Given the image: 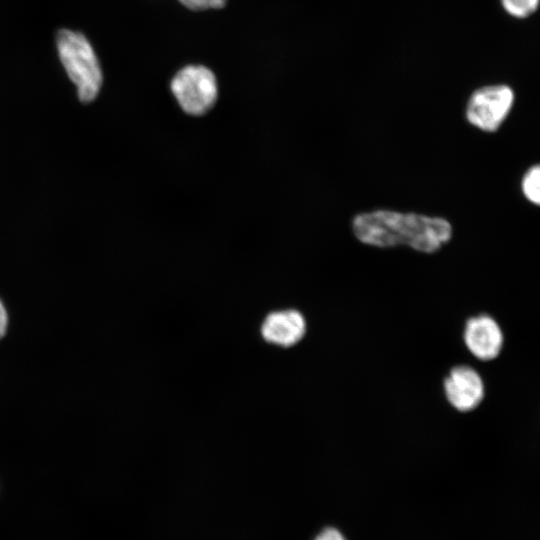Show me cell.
I'll list each match as a JSON object with an SVG mask.
<instances>
[{"label": "cell", "mask_w": 540, "mask_h": 540, "mask_svg": "<svg viewBox=\"0 0 540 540\" xmlns=\"http://www.w3.org/2000/svg\"><path fill=\"white\" fill-rule=\"evenodd\" d=\"M355 237L381 248L408 245L416 251L434 253L452 237V226L444 218L392 210L357 214L352 220Z\"/></svg>", "instance_id": "cell-1"}, {"label": "cell", "mask_w": 540, "mask_h": 540, "mask_svg": "<svg viewBox=\"0 0 540 540\" xmlns=\"http://www.w3.org/2000/svg\"><path fill=\"white\" fill-rule=\"evenodd\" d=\"M59 59L76 87L77 96L89 103L98 96L103 75L96 53L88 39L80 32L61 29L56 35Z\"/></svg>", "instance_id": "cell-2"}, {"label": "cell", "mask_w": 540, "mask_h": 540, "mask_svg": "<svg viewBox=\"0 0 540 540\" xmlns=\"http://www.w3.org/2000/svg\"><path fill=\"white\" fill-rule=\"evenodd\" d=\"M170 88L182 110L194 116L208 112L218 96L214 73L202 65L180 69L172 78Z\"/></svg>", "instance_id": "cell-3"}, {"label": "cell", "mask_w": 540, "mask_h": 540, "mask_svg": "<svg viewBox=\"0 0 540 540\" xmlns=\"http://www.w3.org/2000/svg\"><path fill=\"white\" fill-rule=\"evenodd\" d=\"M514 103L513 90L504 84L475 90L466 105V118L473 126L494 132L504 122Z\"/></svg>", "instance_id": "cell-4"}, {"label": "cell", "mask_w": 540, "mask_h": 540, "mask_svg": "<svg viewBox=\"0 0 540 540\" xmlns=\"http://www.w3.org/2000/svg\"><path fill=\"white\" fill-rule=\"evenodd\" d=\"M443 386L448 402L460 412L475 409L484 396L482 379L469 366L454 367L445 378Z\"/></svg>", "instance_id": "cell-5"}, {"label": "cell", "mask_w": 540, "mask_h": 540, "mask_svg": "<svg viewBox=\"0 0 540 540\" xmlns=\"http://www.w3.org/2000/svg\"><path fill=\"white\" fill-rule=\"evenodd\" d=\"M263 339L276 346L291 347L300 342L306 333V320L295 309L269 313L260 328Z\"/></svg>", "instance_id": "cell-6"}, {"label": "cell", "mask_w": 540, "mask_h": 540, "mask_svg": "<svg viewBox=\"0 0 540 540\" xmlns=\"http://www.w3.org/2000/svg\"><path fill=\"white\" fill-rule=\"evenodd\" d=\"M464 341L476 358L486 361L498 356L503 344V335L493 318L479 315L466 322Z\"/></svg>", "instance_id": "cell-7"}, {"label": "cell", "mask_w": 540, "mask_h": 540, "mask_svg": "<svg viewBox=\"0 0 540 540\" xmlns=\"http://www.w3.org/2000/svg\"><path fill=\"white\" fill-rule=\"evenodd\" d=\"M521 188L528 201L540 206V164L527 170L522 178Z\"/></svg>", "instance_id": "cell-8"}, {"label": "cell", "mask_w": 540, "mask_h": 540, "mask_svg": "<svg viewBox=\"0 0 540 540\" xmlns=\"http://www.w3.org/2000/svg\"><path fill=\"white\" fill-rule=\"evenodd\" d=\"M503 9L515 18H526L539 7L540 0H500Z\"/></svg>", "instance_id": "cell-9"}, {"label": "cell", "mask_w": 540, "mask_h": 540, "mask_svg": "<svg viewBox=\"0 0 540 540\" xmlns=\"http://www.w3.org/2000/svg\"><path fill=\"white\" fill-rule=\"evenodd\" d=\"M190 10L200 11L207 9H219L225 6L226 0H178Z\"/></svg>", "instance_id": "cell-10"}, {"label": "cell", "mask_w": 540, "mask_h": 540, "mask_svg": "<svg viewBox=\"0 0 540 540\" xmlns=\"http://www.w3.org/2000/svg\"><path fill=\"white\" fill-rule=\"evenodd\" d=\"M314 540H346L344 536L335 528H325Z\"/></svg>", "instance_id": "cell-11"}, {"label": "cell", "mask_w": 540, "mask_h": 540, "mask_svg": "<svg viewBox=\"0 0 540 540\" xmlns=\"http://www.w3.org/2000/svg\"><path fill=\"white\" fill-rule=\"evenodd\" d=\"M8 327V314L3 302L0 300V339L5 335Z\"/></svg>", "instance_id": "cell-12"}]
</instances>
